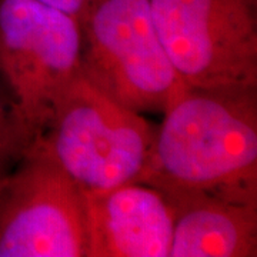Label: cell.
Wrapping results in <instances>:
<instances>
[{
    "label": "cell",
    "instance_id": "6da1fadb",
    "mask_svg": "<svg viewBox=\"0 0 257 257\" xmlns=\"http://www.w3.org/2000/svg\"><path fill=\"white\" fill-rule=\"evenodd\" d=\"M163 114L139 183L257 204V86H187Z\"/></svg>",
    "mask_w": 257,
    "mask_h": 257
},
{
    "label": "cell",
    "instance_id": "7a4b0ae2",
    "mask_svg": "<svg viewBox=\"0 0 257 257\" xmlns=\"http://www.w3.org/2000/svg\"><path fill=\"white\" fill-rule=\"evenodd\" d=\"M156 130L143 113L114 100L82 70L59 94L40 145L82 192L140 182Z\"/></svg>",
    "mask_w": 257,
    "mask_h": 257
},
{
    "label": "cell",
    "instance_id": "52a82bcc",
    "mask_svg": "<svg viewBox=\"0 0 257 257\" xmlns=\"http://www.w3.org/2000/svg\"><path fill=\"white\" fill-rule=\"evenodd\" d=\"M82 193L86 257H170L175 209L162 190L136 182Z\"/></svg>",
    "mask_w": 257,
    "mask_h": 257
},
{
    "label": "cell",
    "instance_id": "277c9868",
    "mask_svg": "<svg viewBox=\"0 0 257 257\" xmlns=\"http://www.w3.org/2000/svg\"><path fill=\"white\" fill-rule=\"evenodd\" d=\"M80 25L36 0H0V76L23 152L42 138L55 103L80 72Z\"/></svg>",
    "mask_w": 257,
    "mask_h": 257
},
{
    "label": "cell",
    "instance_id": "8992f818",
    "mask_svg": "<svg viewBox=\"0 0 257 257\" xmlns=\"http://www.w3.org/2000/svg\"><path fill=\"white\" fill-rule=\"evenodd\" d=\"M83 193L33 143L0 179V257H86Z\"/></svg>",
    "mask_w": 257,
    "mask_h": 257
},
{
    "label": "cell",
    "instance_id": "30bf717a",
    "mask_svg": "<svg viewBox=\"0 0 257 257\" xmlns=\"http://www.w3.org/2000/svg\"><path fill=\"white\" fill-rule=\"evenodd\" d=\"M36 2L63 12L70 18H73L79 25H82L92 0H36Z\"/></svg>",
    "mask_w": 257,
    "mask_h": 257
},
{
    "label": "cell",
    "instance_id": "3957f363",
    "mask_svg": "<svg viewBox=\"0 0 257 257\" xmlns=\"http://www.w3.org/2000/svg\"><path fill=\"white\" fill-rule=\"evenodd\" d=\"M80 70L139 113H165L186 90L159 36L150 0H92L80 25Z\"/></svg>",
    "mask_w": 257,
    "mask_h": 257
},
{
    "label": "cell",
    "instance_id": "ba28073f",
    "mask_svg": "<svg viewBox=\"0 0 257 257\" xmlns=\"http://www.w3.org/2000/svg\"><path fill=\"white\" fill-rule=\"evenodd\" d=\"M166 196L175 209L170 257L257 256V204L204 193Z\"/></svg>",
    "mask_w": 257,
    "mask_h": 257
},
{
    "label": "cell",
    "instance_id": "9c48e42d",
    "mask_svg": "<svg viewBox=\"0 0 257 257\" xmlns=\"http://www.w3.org/2000/svg\"><path fill=\"white\" fill-rule=\"evenodd\" d=\"M22 153L23 146L10 106H6L0 96V179L18 163Z\"/></svg>",
    "mask_w": 257,
    "mask_h": 257
},
{
    "label": "cell",
    "instance_id": "5b68a950",
    "mask_svg": "<svg viewBox=\"0 0 257 257\" xmlns=\"http://www.w3.org/2000/svg\"><path fill=\"white\" fill-rule=\"evenodd\" d=\"M150 3L162 43L187 86H257V0Z\"/></svg>",
    "mask_w": 257,
    "mask_h": 257
}]
</instances>
